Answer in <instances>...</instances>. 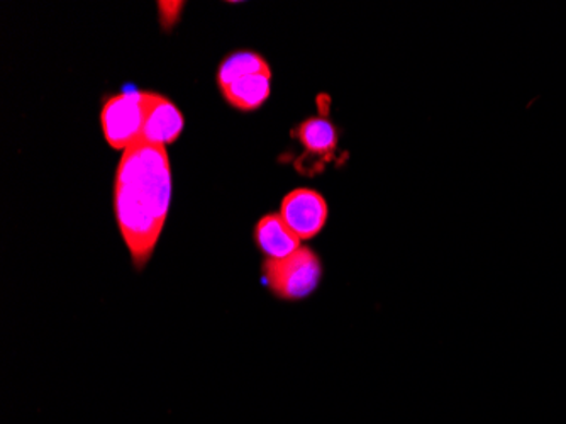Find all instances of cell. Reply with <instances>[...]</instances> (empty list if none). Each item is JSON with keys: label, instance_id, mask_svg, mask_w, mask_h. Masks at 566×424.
<instances>
[{"label": "cell", "instance_id": "cell-8", "mask_svg": "<svg viewBox=\"0 0 566 424\" xmlns=\"http://www.w3.org/2000/svg\"><path fill=\"white\" fill-rule=\"evenodd\" d=\"M297 138L308 149V154L316 157L332 158L338 146V133L327 119L311 118L297 128Z\"/></svg>", "mask_w": 566, "mask_h": 424}, {"label": "cell", "instance_id": "cell-1", "mask_svg": "<svg viewBox=\"0 0 566 424\" xmlns=\"http://www.w3.org/2000/svg\"><path fill=\"white\" fill-rule=\"evenodd\" d=\"M170 199L167 148L136 142L124 149L116 173V219L137 270L152 261L167 222Z\"/></svg>", "mask_w": 566, "mask_h": 424}, {"label": "cell", "instance_id": "cell-6", "mask_svg": "<svg viewBox=\"0 0 566 424\" xmlns=\"http://www.w3.org/2000/svg\"><path fill=\"white\" fill-rule=\"evenodd\" d=\"M183 131L182 112L177 109L176 104L165 97L156 96L155 104L149 109L145 130L140 142L153 143V145H167L179 138Z\"/></svg>", "mask_w": 566, "mask_h": 424}, {"label": "cell", "instance_id": "cell-3", "mask_svg": "<svg viewBox=\"0 0 566 424\" xmlns=\"http://www.w3.org/2000/svg\"><path fill=\"white\" fill-rule=\"evenodd\" d=\"M156 96L158 94L125 93L107 100L103 109V130L112 148L128 149L140 142Z\"/></svg>", "mask_w": 566, "mask_h": 424}, {"label": "cell", "instance_id": "cell-5", "mask_svg": "<svg viewBox=\"0 0 566 424\" xmlns=\"http://www.w3.org/2000/svg\"><path fill=\"white\" fill-rule=\"evenodd\" d=\"M297 237L280 215H266L255 228V243L265 261H280L301 249Z\"/></svg>", "mask_w": 566, "mask_h": 424}, {"label": "cell", "instance_id": "cell-2", "mask_svg": "<svg viewBox=\"0 0 566 424\" xmlns=\"http://www.w3.org/2000/svg\"><path fill=\"white\" fill-rule=\"evenodd\" d=\"M265 286L275 298L299 302L311 298L323 282L324 267L320 255L308 246L280 261H265L262 265Z\"/></svg>", "mask_w": 566, "mask_h": 424}, {"label": "cell", "instance_id": "cell-9", "mask_svg": "<svg viewBox=\"0 0 566 424\" xmlns=\"http://www.w3.org/2000/svg\"><path fill=\"white\" fill-rule=\"evenodd\" d=\"M253 73H272L270 66L260 54L240 51V53L226 58L225 62L221 63L219 72H217V84L225 88L232 82L253 75Z\"/></svg>", "mask_w": 566, "mask_h": 424}, {"label": "cell", "instance_id": "cell-7", "mask_svg": "<svg viewBox=\"0 0 566 424\" xmlns=\"http://www.w3.org/2000/svg\"><path fill=\"white\" fill-rule=\"evenodd\" d=\"M272 73H253L240 81L221 88L226 100L240 111L250 112L258 109L270 97Z\"/></svg>", "mask_w": 566, "mask_h": 424}, {"label": "cell", "instance_id": "cell-4", "mask_svg": "<svg viewBox=\"0 0 566 424\" xmlns=\"http://www.w3.org/2000/svg\"><path fill=\"white\" fill-rule=\"evenodd\" d=\"M280 216L301 240H312L327 221V204L320 192L297 189L281 201Z\"/></svg>", "mask_w": 566, "mask_h": 424}]
</instances>
